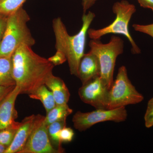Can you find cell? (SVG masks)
<instances>
[{
    "label": "cell",
    "instance_id": "cell-1",
    "mask_svg": "<svg viewBox=\"0 0 153 153\" xmlns=\"http://www.w3.org/2000/svg\"><path fill=\"white\" fill-rule=\"evenodd\" d=\"M30 46L22 44L12 56L14 79L21 94L34 92L53 74L54 65L35 53Z\"/></svg>",
    "mask_w": 153,
    "mask_h": 153
},
{
    "label": "cell",
    "instance_id": "cell-2",
    "mask_svg": "<svg viewBox=\"0 0 153 153\" xmlns=\"http://www.w3.org/2000/svg\"><path fill=\"white\" fill-rule=\"evenodd\" d=\"M95 17V14L90 11L83 14L82 27L78 33L74 36L68 34L60 18L54 19L52 22L56 50L65 55L70 73L74 76H77L79 62L84 54L88 30Z\"/></svg>",
    "mask_w": 153,
    "mask_h": 153
},
{
    "label": "cell",
    "instance_id": "cell-3",
    "mask_svg": "<svg viewBox=\"0 0 153 153\" xmlns=\"http://www.w3.org/2000/svg\"><path fill=\"white\" fill-rule=\"evenodd\" d=\"M30 17L26 10L21 7L7 17V23L0 44V57H12L22 44L32 47L36 44L27 23Z\"/></svg>",
    "mask_w": 153,
    "mask_h": 153
},
{
    "label": "cell",
    "instance_id": "cell-4",
    "mask_svg": "<svg viewBox=\"0 0 153 153\" xmlns=\"http://www.w3.org/2000/svg\"><path fill=\"white\" fill-rule=\"evenodd\" d=\"M112 11L116 18L111 24L102 29H89L87 35L93 40L100 39L108 34H120L126 37L131 45V52L134 54L141 53V50L132 38L128 30V25L133 15L136 12L135 6L126 0H122L114 3Z\"/></svg>",
    "mask_w": 153,
    "mask_h": 153
},
{
    "label": "cell",
    "instance_id": "cell-5",
    "mask_svg": "<svg viewBox=\"0 0 153 153\" xmlns=\"http://www.w3.org/2000/svg\"><path fill=\"white\" fill-rule=\"evenodd\" d=\"M91 52L98 57L100 66V78L109 90L113 82V75L117 58L123 52L124 41L118 36H112L109 42L104 44L99 39H91L89 43Z\"/></svg>",
    "mask_w": 153,
    "mask_h": 153
},
{
    "label": "cell",
    "instance_id": "cell-6",
    "mask_svg": "<svg viewBox=\"0 0 153 153\" xmlns=\"http://www.w3.org/2000/svg\"><path fill=\"white\" fill-rule=\"evenodd\" d=\"M143 100V96L137 90L129 79L125 66H121L115 80L108 91L106 109H114L129 105L138 104Z\"/></svg>",
    "mask_w": 153,
    "mask_h": 153
},
{
    "label": "cell",
    "instance_id": "cell-7",
    "mask_svg": "<svg viewBox=\"0 0 153 153\" xmlns=\"http://www.w3.org/2000/svg\"><path fill=\"white\" fill-rule=\"evenodd\" d=\"M127 116L125 107L112 109H96L88 112L77 111L73 116L72 121L74 128L79 131H83L100 123L124 121Z\"/></svg>",
    "mask_w": 153,
    "mask_h": 153
},
{
    "label": "cell",
    "instance_id": "cell-8",
    "mask_svg": "<svg viewBox=\"0 0 153 153\" xmlns=\"http://www.w3.org/2000/svg\"><path fill=\"white\" fill-rule=\"evenodd\" d=\"M108 91L98 76L82 84L78 90V95L84 103L96 109H106Z\"/></svg>",
    "mask_w": 153,
    "mask_h": 153
},
{
    "label": "cell",
    "instance_id": "cell-9",
    "mask_svg": "<svg viewBox=\"0 0 153 153\" xmlns=\"http://www.w3.org/2000/svg\"><path fill=\"white\" fill-rule=\"evenodd\" d=\"M44 120L33 131L26 144L19 153H60L52 145Z\"/></svg>",
    "mask_w": 153,
    "mask_h": 153
},
{
    "label": "cell",
    "instance_id": "cell-10",
    "mask_svg": "<svg viewBox=\"0 0 153 153\" xmlns=\"http://www.w3.org/2000/svg\"><path fill=\"white\" fill-rule=\"evenodd\" d=\"M45 118L41 114H32L26 117L21 122L20 126L11 145L4 153H19L26 144L36 127Z\"/></svg>",
    "mask_w": 153,
    "mask_h": 153
},
{
    "label": "cell",
    "instance_id": "cell-11",
    "mask_svg": "<svg viewBox=\"0 0 153 153\" xmlns=\"http://www.w3.org/2000/svg\"><path fill=\"white\" fill-rule=\"evenodd\" d=\"M21 90L16 85L13 89L0 101V130L16 123L18 113L15 103Z\"/></svg>",
    "mask_w": 153,
    "mask_h": 153
},
{
    "label": "cell",
    "instance_id": "cell-12",
    "mask_svg": "<svg viewBox=\"0 0 153 153\" xmlns=\"http://www.w3.org/2000/svg\"><path fill=\"white\" fill-rule=\"evenodd\" d=\"M100 63L97 56L90 51L84 53L79 62L77 76L82 85L100 76Z\"/></svg>",
    "mask_w": 153,
    "mask_h": 153
},
{
    "label": "cell",
    "instance_id": "cell-13",
    "mask_svg": "<svg viewBox=\"0 0 153 153\" xmlns=\"http://www.w3.org/2000/svg\"><path fill=\"white\" fill-rule=\"evenodd\" d=\"M45 85L52 91L56 105L68 103L70 94L63 79L52 74L47 79Z\"/></svg>",
    "mask_w": 153,
    "mask_h": 153
},
{
    "label": "cell",
    "instance_id": "cell-14",
    "mask_svg": "<svg viewBox=\"0 0 153 153\" xmlns=\"http://www.w3.org/2000/svg\"><path fill=\"white\" fill-rule=\"evenodd\" d=\"M0 85H16L13 76L12 57H0Z\"/></svg>",
    "mask_w": 153,
    "mask_h": 153
},
{
    "label": "cell",
    "instance_id": "cell-15",
    "mask_svg": "<svg viewBox=\"0 0 153 153\" xmlns=\"http://www.w3.org/2000/svg\"><path fill=\"white\" fill-rule=\"evenodd\" d=\"M30 98L39 100L41 102L47 113L50 111L56 105L55 100L52 91L46 85H41L34 92L29 94Z\"/></svg>",
    "mask_w": 153,
    "mask_h": 153
},
{
    "label": "cell",
    "instance_id": "cell-16",
    "mask_svg": "<svg viewBox=\"0 0 153 153\" xmlns=\"http://www.w3.org/2000/svg\"><path fill=\"white\" fill-rule=\"evenodd\" d=\"M73 112V110L68 104L56 105L50 111L47 113L44 118V123L47 126L56 121L66 118Z\"/></svg>",
    "mask_w": 153,
    "mask_h": 153
},
{
    "label": "cell",
    "instance_id": "cell-17",
    "mask_svg": "<svg viewBox=\"0 0 153 153\" xmlns=\"http://www.w3.org/2000/svg\"><path fill=\"white\" fill-rule=\"evenodd\" d=\"M66 118H64L56 121L51 124L48 127V134L51 143L61 153L64 152V150L61 146L62 143L59 140V133L62 128L66 126Z\"/></svg>",
    "mask_w": 153,
    "mask_h": 153
},
{
    "label": "cell",
    "instance_id": "cell-18",
    "mask_svg": "<svg viewBox=\"0 0 153 153\" xmlns=\"http://www.w3.org/2000/svg\"><path fill=\"white\" fill-rule=\"evenodd\" d=\"M27 0H0V16H8L19 10Z\"/></svg>",
    "mask_w": 153,
    "mask_h": 153
},
{
    "label": "cell",
    "instance_id": "cell-19",
    "mask_svg": "<svg viewBox=\"0 0 153 153\" xmlns=\"http://www.w3.org/2000/svg\"><path fill=\"white\" fill-rule=\"evenodd\" d=\"M21 122H16L10 126L0 130V144L7 148L12 143Z\"/></svg>",
    "mask_w": 153,
    "mask_h": 153
},
{
    "label": "cell",
    "instance_id": "cell-20",
    "mask_svg": "<svg viewBox=\"0 0 153 153\" xmlns=\"http://www.w3.org/2000/svg\"><path fill=\"white\" fill-rule=\"evenodd\" d=\"M144 120L146 127L150 128L153 126V97L148 102Z\"/></svg>",
    "mask_w": 153,
    "mask_h": 153
},
{
    "label": "cell",
    "instance_id": "cell-21",
    "mask_svg": "<svg viewBox=\"0 0 153 153\" xmlns=\"http://www.w3.org/2000/svg\"><path fill=\"white\" fill-rule=\"evenodd\" d=\"M74 134V131L72 128L65 127L60 131L59 133L60 142H70L73 140Z\"/></svg>",
    "mask_w": 153,
    "mask_h": 153
},
{
    "label": "cell",
    "instance_id": "cell-22",
    "mask_svg": "<svg viewBox=\"0 0 153 153\" xmlns=\"http://www.w3.org/2000/svg\"><path fill=\"white\" fill-rule=\"evenodd\" d=\"M132 27L136 31L146 34L153 38V23L147 25L134 24Z\"/></svg>",
    "mask_w": 153,
    "mask_h": 153
},
{
    "label": "cell",
    "instance_id": "cell-23",
    "mask_svg": "<svg viewBox=\"0 0 153 153\" xmlns=\"http://www.w3.org/2000/svg\"><path fill=\"white\" fill-rule=\"evenodd\" d=\"M48 60L55 66L60 65L64 63L66 61V58L64 54L57 51L55 55L50 57Z\"/></svg>",
    "mask_w": 153,
    "mask_h": 153
},
{
    "label": "cell",
    "instance_id": "cell-24",
    "mask_svg": "<svg viewBox=\"0 0 153 153\" xmlns=\"http://www.w3.org/2000/svg\"><path fill=\"white\" fill-rule=\"evenodd\" d=\"M97 1V0H82L83 14L86 13V11L93 7Z\"/></svg>",
    "mask_w": 153,
    "mask_h": 153
},
{
    "label": "cell",
    "instance_id": "cell-25",
    "mask_svg": "<svg viewBox=\"0 0 153 153\" xmlns=\"http://www.w3.org/2000/svg\"><path fill=\"white\" fill-rule=\"evenodd\" d=\"M7 17L5 16H0V44L2 39L3 35L5 29Z\"/></svg>",
    "mask_w": 153,
    "mask_h": 153
},
{
    "label": "cell",
    "instance_id": "cell-26",
    "mask_svg": "<svg viewBox=\"0 0 153 153\" xmlns=\"http://www.w3.org/2000/svg\"><path fill=\"white\" fill-rule=\"evenodd\" d=\"M13 86H4L0 85V101L3 99L7 94L13 90Z\"/></svg>",
    "mask_w": 153,
    "mask_h": 153
},
{
    "label": "cell",
    "instance_id": "cell-27",
    "mask_svg": "<svg viewBox=\"0 0 153 153\" xmlns=\"http://www.w3.org/2000/svg\"><path fill=\"white\" fill-rule=\"evenodd\" d=\"M140 6L144 8L151 9L153 12V0H137Z\"/></svg>",
    "mask_w": 153,
    "mask_h": 153
},
{
    "label": "cell",
    "instance_id": "cell-28",
    "mask_svg": "<svg viewBox=\"0 0 153 153\" xmlns=\"http://www.w3.org/2000/svg\"><path fill=\"white\" fill-rule=\"evenodd\" d=\"M7 149V147L0 144V153H4Z\"/></svg>",
    "mask_w": 153,
    "mask_h": 153
}]
</instances>
